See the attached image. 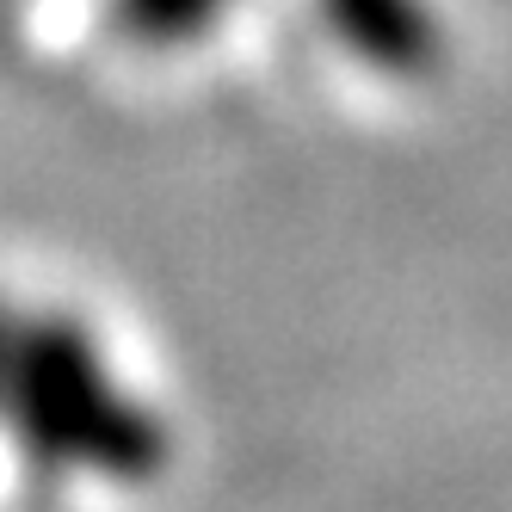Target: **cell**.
I'll return each mask as SVG.
<instances>
[{"label":"cell","mask_w":512,"mask_h":512,"mask_svg":"<svg viewBox=\"0 0 512 512\" xmlns=\"http://www.w3.org/2000/svg\"><path fill=\"white\" fill-rule=\"evenodd\" d=\"M223 7L229 0H112V13H118V25L130 38L136 44H161V50L198 44L204 31L223 19Z\"/></svg>","instance_id":"3957f363"},{"label":"cell","mask_w":512,"mask_h":512,"mask_svg":"<svg viewBox=\"0 0 512 512\" xmlns=\"http://www.w3.org/2000/svg\"><path fill=\"white\" fill-rule=\"evenodd\" d=\"M13 327H19V309L0 297V377H7V352H13Z\"/></svg>","instance_id":"277c9868"},{"label":"cell","mask_w":512,"mask_h":512,"mask_svg":"<svg viewBox=\"0 0 512 512\" xmlns=\"http://www.w3.org/2000/svg\"><path fill=\"white\" fill-rule=\"evenodd\" d=\"M0 426L38 475L68 482L149 488L173 457L161 414L124 389L93 327L68 309L19 315L0 377Z\"/></svg>","instance_id":"6da1fadb"},{"label":"cell","mask_w":512,"mask_h":512,"mask_svg":"<svg viewBox=\"0 0 512 512\" xmlns=\"http://www.w3.org/2000/svg\"><path fill=\"white\" fill-rule=\"evenodd\" d=\"M327 31L383 75H414L438 50V25L426 0H315Z\"/></svg>","instance_id":"7a4b0ae2"}]
</instances>
